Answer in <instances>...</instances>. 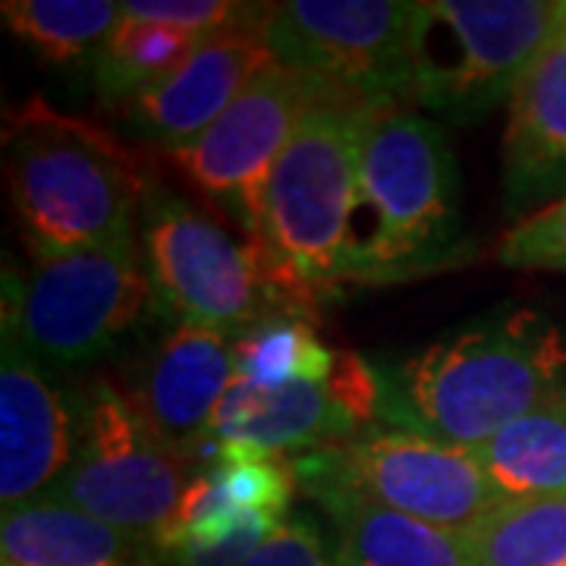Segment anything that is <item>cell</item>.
Here are the masks:
<instances>
[{"mask_svg":"<svg viewBox=\"0 0 566 566\" xmlns=\"http://www.w3.org/2000/svg\"><path fill=\"white\" fill-rule=\"evenodd\" d=\"M463 259L460 170L444 129L397 104L375 107L359 155V208L346 283L412 281Z\"/></svg>","mask_w":566,"mask_h":566,"instance_id":"2","label":"cell"},{"mask_svg":"<svg viewBox=\"0 0 566 566\" xmlns=\"http://www.w3.org/2000/svg\"><path fill=\"white\" fill-rule=\"evenodd\" d=\"M240 566H337V545L315 520L293 516Z\"/></svg>","mask_w":566,"mask_h":566,"instance_id":"26","label":"cell"},{"mask_svg":"<svg viewBox=\"0 0 566 566\" xmlns=\"http://www.w3.org/2000/svg\"><path fill=\"white\" fill-rule=\"evenodd\" d=\"M7 29L51 66L98 61L123 10L111 0H7L0 7Z\"/></svg>","mask_w":566,"mask_h":566,"instance_id":"20","label":"cell"},{"mask_svg":"<svg viewBox=\"0 0 566 566\" xmlns=\"http://www.w3.org/2000/svg\"><path fill=\"white\" fill-rule=\"evenodd\" d=\"M381 104L397 102L327 88L274 164L259 245L290 308L349 277L363 136Z\"/></svg>","mask_w":566,"mask_h":566,"instance_id":"1","label":"cell"},{"mask_svg":"<svg viewBox=\"0 0 566 566\" xmlns=\"http://www.w3.org/2000/svg\"><path fill=\"white\" fill-rule=\"evenodd\" d=\"M230 385L233 337L170 322L145 346L123 397L158 444L192 460V450L211 438Z\"/></svg>","mask_w":566,"mask_h":566,"instance_id":"13","label":"cell"},{"mask_svg":"<svg viewBox=\"0 0 566 566\" xmlns=\"http://www.w3.org/2000/svg\"><path fill=\"white\" fill-rule=\"evenodd\" d=\"M7 186L35 259L136 237L145 196L136 158L44 98H29L7 123Z\"/></svg>","mask_w":566,"mask_h":566,"instance_id":"3","label":"cell"},{"mask_svg":"<svg viewBox=\"0 0 566 566\" xmlns=\"http://www.w3.org/2000/svg\"><path fill=\"white\" fill-rule=\"evenodd\" d=\"M142 259L155 303L170 322L240 337L281 303L262 245L170 192H151L142 214Z\"/></svg>","mask_w":566,"mask_h":566,"instance_id":"9","label":"cell"},{"mask_svg":"<svg viewBox=\"0 0 566 566\" xmlns=\"http://www.w3.org/2000/svg\"><path fill=\"white\" fill-rule=\"evenodd\" d=\"M327 88L334 85L271 61L199 139L170 155L174 167L259 243L274 164Z\"/></svg>","mask_w":566,"mask_h":566,"instance_id":"10","label":"cell"},{"mask_svg":"<svg viewBox=\"0 0 566 566\" xmlns=\"http://www.w3.org/2000/svg\"><path fill=\"white\" fill-rule=\"evenodd\" d=\"M422 3L290 0L264 25L274 61L371 102L412 95Z\"/></svg>","mask_w":566,"mask_h":566,"instance_id":"11","label":"cell"},{"mask_svg":"<svg viewBox=\"0 0 566 566\" xmlns=\"http://www.w3.org/2000/svg\"><path fill=\"white\" fill-rule=\"evenodd\" d=\"M293 472L318 501L359 497L460 535L501 504L475 450L422 431H368L340 447L305 453Z\"/></svg>","mask_w":566,"mask_h":566,"instance_id":"8","label":"cell"},{"mask_svg":"<svg viewBox=\"0 0 566 566\" xmlns=\"http://www.w3.org/2000/svg\"><path fill=\"white\" fill-rule=\"evenodd\" d=\"M268 17L211 35L161 85L123 104L129 129L142 142L158 145L170 155L192 145L243 95L245 85L274 61L264 35Z\"/></svg>","mask_w":566,"mask_h":566,"instance_id":"15","label":"cell"},{"mask_svg":"<svg viewBox=\"0 0 566 566\" xmlns=\"http://www.w3.org/2000/svg\"><path fill=\"white\" fill-rule=\"evenodd\" d=\"M205 41V35H192L182 29L120 17L92 66L102 102L123 107L139 98L148 88L161 85L170 73H177Z\"/></svg>","mask_w":566,"mask_h":566,"instance_id":"21","label":"cell"},{"mask_svg":"<svg viewBox=\"0 0 566 566\" xmlns=\"http://www.w3.org/2000/svg\"><path fill=\"white\" fill-rule=\"evenodd\" d=\"M189 465L148 434L123 390L95 378L76 394V447L51 497L155 547L196 479Z\"/></svg>","mask_w":566,"mask_h":566,"instance_id":"7","label":"cell"},{"mask_svg":"<svg viewBox=\"0 0 566 566\" xmlns=\"http://www.w3.org/2000/svg\"><path fill=\"white\" fill-rule=\"evenodd\" d=\"M76 447V397L70 400L3 318L0 353V501L3 513L48 497Z\"/></svg>","mask_w":566,"mask_h":566,"instance_id":"14","label":"cell"},{"mask_svg":"<svg viewBox=\"0 0 566 566\" xmlns=\"http://www.w3.org/2000/svg\"><path fill=\"white\" fill-rule=\"evenodd\" d=\"M566 29V0H434L416 29L412 98L453 123L510 102Z\"/></svg>","mask_w":566,"mask_h":566,"instance_id":"5","label":"cell"},{"mask_svg":"<svg viewBox=\"0 0 566 566\" xmlns=\"http://www.w3.org/2000/svg\"><path fill=\"white\" fill-rule=\"evenodd\" d=\"M381 385L363 356L337 349L324 385L259 387L233 381L214 416L218 444H243L281 453L293 447H340L375 419Z\"/></svg>","mask_w":566,"mask_h":566,"instance_id":"12","label":"cell"},{"mask_svg":"<svg viewBox=\"0 0 566 566\" xmlns=\"http://www.w3.org/2000/svg\"><path fill=\"white\" fill-rule=\"evenodd\" d=\"M337 349L318 340L305 315L283 312L233 337V381L259 387L324 385Z\"/></svg>","mask_w":566,"mask_h":566,"instance_id":"22","label":"cell"},{"mask_svg":"<svg viewBox=\"0 0 566 566\" xmlns=\"http://www.w3.org/2000/svg\"><path fill=\"white\" fill-rule=\"evenodd\" d=\"M497 259L516 271L566 274V199L513 223L497 249Z\"/></svg>","mask_w":566,"mask_h":566,"instance_id":"25","label":"cell"},{"mask_svg":"<svg viewBox=\"0 0 566 566\" xmlns=\"http://www.w3.org/2000/svg\"><path fill=\"white\" fill-rule=\"evenodd\" d=\"M151 305L158 303L136 237L35 259L25 283L3 271V318L44 365L98 359Z\"/></svg>","mask_w":566,"mask_h":566,"instance_id":"6","label":"cell"},{"mask_svg":"<svg viewBox=\"0 0 566 566\" xmlns=\"http://www.w3.org/2000/svg\"><path fill=\"white\" fill-rule=\"evenodd\" d=\"M566 344L535 312L465 324L406 359L400 403L416 431L482 447L501 428L557 394Z\"/></svg>","mask_w":566,"mask_h":566,"instance_id":"4","label":"cell"},{"mask_svg":"<svg viewBox=\"0 0 566 566\" xmlns=\"http://www.w3.org/2000/svg\"><path fill=\"white\" fill-rule=\"evenodd\" d=\"M475 457L501 504L566 497L564 390L475 447Z\"/></svg>","mask_w":566,"mask_h":566,"instance_id":"19","label":"cell"},{"mask_svg":"<svg viewBox=\"0 0 566 566\" xmlns=\"http://www.w3.org/2000/svg\"><path fill=\"white\" fill-rule=\"evenodd\" d=\"M566 199V29L510 98L504 205L528 218Z\"/></svg>","mask_w":566,"mask_h":566,"instance_id":"16","label":"cell"},{"mask_svg":"<svg viewBox=\"0 0 566 566\" xmlns=\"http://www.w3.org/2000/svg\"><path fill=\"white\" fill-rule=\"evenodd\" d=\"M123 17L133 20L158 22L170 29H182L192 35H218L237 25L264 20L271 13V7L259 3H230V0H126L120 3Z\"/></svg>","mask_w":566,"mask_h":566,"instance_id":"24","label":"cell"},{"mask_svg":"<svg viewBox=\"0 0 566 566\" xmlns=\"http://www.w3.org/2000/svg\"><path fill=\"white\" fill-rule=\"evenodd\" d=\"M0 557L3 566H161L155 547L51 494L3 513Z\"/></svg>","mask_w":566,"mask_h":566,"instance_id":"17","label":"cell"},{"mask_svg":"<svg viewBox=\"0 0 566 566\" xmlns=\"http://www.w3.org/2000/svg\"><path fill=\"white\" fill-rule=\"evenodd\" d=\"M465 545L472 566H566V497L491 506Z\"/></svg>","mask_w":566,"mask_h":566,"instance_id":"23","label":"cell"},{"mask_svg":"<svg viewBox=\"0 0 566 566\" xmlns=\"http://www.w3.org/2000/svg\"><path fill=\"white\" fill-rule=\"evenodd\" d=\"M337 526V566H472L465 535L359 497L322 501Z\"/></svg>","mask_w":566,"mask_h":566,"instance_id":"18","label":"cell"}]
</instances>
